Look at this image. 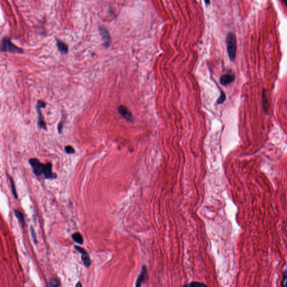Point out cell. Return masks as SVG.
<instances>
[{"instance_id": "5bb4252c", "label": "cell", "mask_w": 287, "mask_h": 287, "mask_svg": "<svg viewBox=\"0 0 287 287\" xmlns=\"http://www.w3.org/2000/svg\"><path fill=\"white\" fill-rule=\"evenodd\" d=\"M81 260L83 261V262L84 263V264L85 265V266L86 267H89L90 264H91V261H90V257L89 256L88 254H85V255H82L81 256Z\"/></svg>"}, {"instance_id": "7a4b0ae2", "label": "cell", "mask_w": 287, "mask_h": 287, "mask_svg": "<svg viewBox=\"0 0 287 287\" xmlns=\"http://www.w3.org/2000/svg\"><path fill=\"white\" fill-rule=\"evenodd\" d=\"M2 51H9L13 53H23V50L19 48L18 47L16 46L8 38H4L2 39L1 43V47Z\"/></svg>"}, {"instance_id": "9a60e30c", "label": "cell", "mask_w": 287, "mask_h": 287, "mask_svg": "<svg viewBox=\"0 0 287 287\" xmlns=\"http://www.w3.org/2000/svg\"><path fill=\"white\" fill-rule=\"evenodd\" d=\"M183 287H208L203 283L199 282H192L185 285Z\"/></svg>"}, {"instance_id": "d4e9b609", "label": "cell", "mask_w": 287, "mask_h": 287, "mask_svg": "<svg viewBox=\"0 0 287 287\" xmlns=\"http://www.w3.org/2000/svg\"><path fill=\"white\" fill-rule=\"evenodd\" d=\"M283 2H284V4H285V6H286V7H287V0H286V1H283Z\"/></svg>"}, {"instance_id": "8fae6325", "label": "cell", "mask_w": 287, "mask_h": 287, "mask_svg": "<svg viewBox=\"0 0 287 287\" xmlns=\"http://www.w3.org/2000/svg\"><path fill=\"white\" fill-rule=\"evenodd\" d=\"M14 213H15V216L19 220V222L23 226H24L25 222V219H24L23 214L21 213V212H20L19 210H15L14 211Z\"/></svg>"}, {"instance_id": "7c38bea8", "label": "cell", "mask_w": 287, "mask_h": 287, "mask_svg": "<svg viewBox=\"0 0 287 287\" xmlns=\"http://www.w3.org/2000/svg\"><path fill=\"white\" fill-rule=\"evenodd\" d=\"M72 237L73 240H74L76 242L78 243L79 244H82V243H83V237L81 236V234L80 233H79V232H76V233H74V234L72 235Z\"/></svg>"}, {"instance_id": "6da1fadb", "label": "cell", "mask_w": 287, "mask_h": 287, "mask_svg": "<svg viewBox=\"0 0 287 287\" xmlns=\"http://www.w3.org/2000/svg\"><path fill=\"white\" fill-rule=\"evenodd\" d=\"M226 44L228 54L231 61H234L236 58V38L234 33L229 32L227 34Z\"/></svg>"}, {"instance_id": "7402d4cb", "label": "cell", "mask_w": 287, "mask_h": 287, "mask_svg": "<svg viewBox=\"0 0 287 287\" xmlns=\"http://www.w3.org/2000/svg\"><path fill=\"white\" fill-rule=\"evenodd\" d=\"M30 230H31V233H32L33 238L34 241L35 242V243H37V238H36V234H35L34 229V228L32 227L30 228Z\"/></svg>"}, {"instance_id": "ffe728a7", "label": "cell", "mask_w": 287, "mask_h": 287, "mask_svg": "<svg viewBox=\"0 0 287 287\" xmlns=\"http://www.w3.org/2000/svg\"><path fill=\"white\" fill-rule=\"evenodd\" d=\"M282 285V287H287V269L283 274V279Z\"/></svg>"}, {"instance_id": "d6986e66", "label": "cell", "mask_w": 287, "mask_h": 287, "mask_svg": "<svg viewBox=\"0 0 287 287\" xmlns=\"http://www.w3.org/2000/svg\"><path fill=\"white\" fill-rule=\"evenodd\" d=\"M65 152L69 154H73L75 153L74 148L71 146H66L65 147Z\"/></svg>"}, {"instance_id": "2e32d148", "label": "cell", "mask_w": 287, "mask_h": 287, "mask_svg": "<svg viewBox=\"0 0 287 287\" xmlns=\"http://www.w3.org/2000/svg\"><path fill=\"white\" fill-rule=\"evenodd\" d=\"M226 95L225 93H224L223 91H221L220 95L217 100V104H221L226 101Z\"/></svg>"}, {"instance_id": "5b68a950", "label": "cell", "mask_w": 287, "mask_h": 287, "mask_svg": "<svg viewBox=\"0 0 287 287\" xmlns=\"http://www.w3.org/2000/svg\"><path fill=\"white\" fill-rule=\"evenodd\" d=\"M100 34L102 36V39L104 41L103 45L104 46H109L111 43V36L109 32L107 30L106 28L103 27H100L99 28Z\"/></svg>"}, {"instance_id": "44dd1931", "label": "cell", "mask_w": 287, "mask_h": 287, "mask_svg": "<svg viewBox=\"0 0 287 287\" xmlns=\"http://www.w3.org/2000/svg\"><path fill=\"white\" fill-rule=\"evenodd\" d=\"M75 249L77 250L78 252H79L80 253H81L82 255H85V254H87V252H86V251H85V250H84L83 249L81 248L80 247L75 246Z\"/></svg>"}, {"instance_id": "cb8c5ba5", "label": "cell", "mask_w": 287, "mask_h": 287, "mask_svg": "<svg viewBox=\"0 0 287 287\" xmlns=\"http://www.w3.org/2000/svg\"><path fill=\"white\" fill-rule=\"evenodd\" d=\"M82 287V284L81 283H78L76 285V287Z\"/></svg>"}, {"instance_id": "603a6c76", "label": "cell", "mask_w": 287, "mask_h": 287, "mask_svg": "<svg viewBox=\"0 0 287 287\" xmlns=\"http://www.w3.org/2000/svg\"><path fill=\"white\" fill-rule=\"evenodd\" d=\"M62 127H63V124L61 122H60L58 125V131L59 133L61 132V131L62 129Z\"/></svg>"}, {"instance_id": "8992f818", "label": "cell", "mask_w": 287, "mask_h": 287, "mask_svg": "<svg viewBox=\"0 0 287 287\" xmlns=\"http://www.w3.org/2000/svg\"><path fill=\"white\" fill-rule=\"evenodd\" d=\"M147 275V269L145 265H143L141 268V270L138 277L135 287H141L144 282L145 281Z\"/></svg>"}, {"instance_id": "3957f363", "label": "cell", "mask_w": 287, "mask_h": 287, "mask_svg": "<svg viewBox=\"0 0 287 287\" xmlns=\"http://www.w3.org/2000/svg\"><path fill=\"white\" fill-rule=\"evenodd\" d=\"M46 106V103L43 101L42 100H38L37 102V104L36 106V109L37 111L38 115V124L39 126L44 130H47L46 124V122H44V118L42 116V113H41V108H44Z\"/></svg>"}, {"instance_id": "52a82bcc", "label": "cell", "mask_w": 287, "mask_h": 287, "mask_svg": "<svg viewBox=\"0 0 287 287\" xmlns=\"http://www.w3.org/2000/svg\"><path fill=\"white\" fill-rule=\"evenodd\" d=\"M118 111L125 119L129 121H132L133 117L129 109L124 106H120L118 108Z\"/></svg>"}, {"instance_id": "ac0fdd59", "label": "cell", "mask_w": 287, "mask_h": 287, "mask_svg": "<svg viewBox=\"0 0 287 287\" xmlns=\"http://www.w3.org/2000/svg\"><path fill=\"white\" fill-rule=\"evenodd\" d=\"M50 284L52 287H58L60 286V283L58 282V280L55 278L51 279L50 282Z\"/></svg>"}, {"instance_id": "30bf717a", "label": "cell", "mask_w": 287, "mask_h": 287, "mask_svg": "<svg viewBox=\"0 0 287 287\" xmlns=\"http://www.w3.org/2000/svg\"><path fill=\"white\" fill-rule=\"evenodd\" d=\"M56 42H57V46L59 50L64 53H66L68 52V46L65 44L64 42L61 41L60 39H58L56 38Z\"/></svg>"}, {"instance_id": "9c48e42d", "label": "cell", "mask_w": 287, "mask_h": 287, "mask_svg": "<svg viewBox=\"0 0 287 287\" xmlns=\"http://www.w3.org/2000/svg\"><path fill=\"white\" fill-rule=\"evenodd\" d=\"M234 80H235L234 74H227L223 75L221 76L220 79V82L223 85L226 86L228 84H230L232 82H233Z\"/></svg>"}, {"instance_id": "4fadbf2b", "label": "cell", "mask_w": 287, "mask_h": 287, "mask_svg": "<svg viewBox=\"0 0 287 287\" xmlns=\"http://www.w3.org/2000/svg\"><path fill=\"white\" fill-rule=\"evenodd\" d=\"M263 105H264V110L265 111L267 112L268 110L269 101L268 99V96H267V94H266V91L265 90H264V91H263Z\"/></svg>"}, {"instance_id": "277c9868", "label": "cell", "mask_w": 287, "mask_h": 287, "mask_svg": "<svg viewBox=\"0 0 287 287\" xmlns=\"http://www.w3.org/2000/svg\"><path fill=\"white\" fill-rule=\"evenodd\" d=\"M29 163L33 168L34 173L36 176H41L43 173L44 166L37 158H32L29 160Z\"/></svg>"}, {"instance_id": "ba28073f", "label": "cell", "mask_w": 287, "mask_h": 287, "mask_svg": "<svg viewBox=\"0 0 287 287\" xmlns=\"http://www.w3.org/2000/svg\"><path fill=\"white\" fill-rule=\"evenodd\" d=\"M52 170V166L51 163H48L46 165L44 166L43 173L46 179L56 178L57 177L56 174L53 173Z\"/></svg>"}, {"instance_id": "e0dca14e", "label": "cell", "mask_w": 287, "mask_h": 287, "mask_svg": "<svg viewBox=\"0 0 287 287\" xmlns=\"http://www.w3.org/2000/svg\"><path fill=\"white\" fill-rule=\"evenodd\" d=\"M10 184H11V189H12V191H13V195H14V197L15 199H18V195H17V193L16 192V189H15V183H14V181L10 177Z\"/></svg>"}]
</instances>
